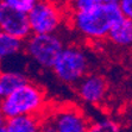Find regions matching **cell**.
Segmentation results:
<instances>
[{
  "mask_svg": "<svg viewBox=\"0 0 132 132\" xmlns=\"http://www.w3.org/2000/svg\"><path fill=\"white\" fill-rule=\"evenodd\" d=\"M70 23L83 37L93 40L107 38L110 30L124 19L118 5L101 4L96 9L83 13L69 14Z\"/></svg>",
  "mask_w": 132,
  "mask_h": 132,
  "instance_id": "6da1fadb",
  "label": "cell"
},
{
  "mask_svg": "<svg viewBox=\"0 0 132 132\" xmlns=\"http://www.w3.org/2000/svg\"><path fill=\"white\" fill-rule=\"evenodd\" d=\"M45 93L34 83L26 82L0 101V112L5 119L20 116H39L45 107Z\"/></svg>",
  "mask_w": 132,
  "mask_h": 132,
  "instance_id": "7a4b0ae2",
  "label": "cell"
},
{
  "mask_svg": "<svg viewBox=\"0 0 132 132\" xmlns=\"http://www.w3.org/2000/svg\"><path fill=\"white\" fill-rule=\"evenodd\" d=\"M88 56L79 46H64L51 69L62 82L75 85L88 73Z\"/></svg>",
  "mask_w": 132,
  "mask_h": 132,
  "instance_id": "3957f363",
  "label": "cell"
},
{
  "mask_svg": "<svg viewBox=\"0 0 132 132\" xmlns=\"http://www.w3.org/2000/svg\"><path fill=\"white\" fill-rule=\"evenodd\" d=\"M26 15L32 35L56 34L63 22V10L54 0H38Z\"/></svg>",
  "mask_w": 132,
  "mask_h": 132,
  "instance_id": "277c9868",
  "label": "cell"
},
{
  "mask_svg": "<svg viewBox=\"0 0 132 132\" xmlns=\"http://www.w3.org/2000/svg\"><path fill=\"white\" fill-rule=\"evenodd\" d=\"M25 51L34 62L43 68H51L60 52L64 48V43L56 34L32 35L26 38Z\"/></svg>",
  "mask_w": 132,
  "mask_h": 132,
  "instance_id": "5b68a950",
  "label": "cell"
},
{
  "mask_svg": "<svg viewBox=\"0 0 132 132\" xmlns=\"http://www.w3.org/2000/svg\"><path fill=\"white\" fill-rule=\"evenodd\" d=\"M49 117L56 132H88V119L75 106L60 107Z\"/></svg>",
  "mask_w": 132,
  "mask_h": 132,
  "instance_id": "8992f818",
  "label": "cell"
},
{
  "mask_svg": "<svg viewBox=\"0 0 132 132\" xmlns=\"http://www.w3.org/2000/svg\"><path fill=\"white\" fill-rule=\"evenodd\" d=\"M0 32L25 40L31 36L28 15L0 1Z\"/></svg>",
  "mask_w": 132,
  "mask_h": 132,
  "instance_id": "52a82bcc",
  "label": "cell"
},
{
  "mask_svg": "<svg viewBox=\"0 0 132 132\" xmlns=\"http://www.w3.org/2000/svg\"><path fill=\"white\" fill-rule=\"evenodd\" d=\"M107 89L106 80L96 74H87L77 82L79 96L90 105H98L104 101L107 95Z\"/></svg>",
  "mask_w": 132,
  "mask_h": 132,
  "instance_id": "ba28073f",
  "label": "cell"
},
{
  "mask_svg": "<svg viewBox=\"0 0 132 132\" xmlns=\"http://www.w3.org/2000/svg\"><path fill=\"white\" fill-rule=\"evenodd\" d=\"M40 116H20L7 119L5 129L7 132H38Z\"/></svg>",
  "mask_w": 132,
  "mask_h": 132,
  "instance_id": "9c48e42d",
  "label": "cell"
},
{
  "mask_svg": "<svg viewBox=\"0 0 132 132\" xmlns=\"http://www.w3.org/2000/svg\"><path fill=\"white\" fill-rule=\"evenodd\" d=\"M107 38L118 46H130L132 43V22L131 19L124 18L121 22L110 30Z\"/></svg>",
  "mask_w": 132,
  "mask_h": 132,
  "instance_id": "30bf717a",
  "label": "cell"
},
{
  "mask_svg": "<svg viewBox=\"0 0 132 132\" xmlns=\"http://www.w3.org/2000/svg\"><path fill=\"white\" fill-rule=\"evenodd\" d=\"M26 82H29L28 79L25 77V75H23L19 71L6 70L0 73V85L3 87L5 96L10 93H12L15 89H18L19 87L24 86Z\"/></svg>",
  "mask_w": 132,
  "mask_h": 132,
  "instance_id": "8fae6325",
  "label": "cell"
},
{
  "mask_svg": "<svg viewBox=\"0 0 132 132\" xmlns=\"http://www.w3.org/2000/svg\"><path fill=\"white\" fill-rule=\"evenodd\" d=\"M23 46H24L23 40L7 34L0 32V62L7 57L17 55Z\"/></svg>",
  "mask_w": 132,
  "mask_h": 132,
  "instance_id": "7c38bea8",
  "label": "cell"
},
{
  "mask_svg": "<svg viewBox=\"0 0 132 132\" xmlns=\"http://www.w3.org/2000/svg\"><path fill=\"white\" fill-rule=\"evenodd\" d=\"M67 10L69 14L88 12L101 5V0H67Z\"/></svg>",
  "mask_w": 132,
  "mask_h": 132,
  "instance_id": "4fadbf2b",
  "label": "cell"
},
{
  "mask_svg": "<svg viewBox=\"0 0 132 132\" xmlns=\"http://www.w3.org/2000/svg\"><path fill=\"white\" fill-rule=\"evenodd\" d=\"M88 132H123L121 126L112 119H102L89 124Z\"/></svg>",
  "mask_w": 132,
  "mask_h": 132,
  "instance_id": "5bb4252c",
  "label": "cell"
},
{
  "mask_svg": "<svg viewBox=\"0 0 132 132\" xmlns=\"http://www.w3.org/2000/svg\"><path fill=\"white\" fill-rule=\"evenodd\" d=\"M0 1H3L7 6L14 9L15 11H19V12L26 14L35 6V4L38 0H0Z\"/></svg>",
  "mask_w": 132,
  "mask_h": 132,
  "instance_id": "9a60e30c",
  "label": "cell"
},
{
  "mask_svg": "<svg viewBox=\"0 0 132 132\" xmlns=\"http://www.w3.org/2000/svg\"><path fill=\"white\" fill-rule=\"evenodd\" d=\"M118 7H119L120 13L123 14L124 18L131 19L132 17V0H119L118 1Z\"/></svg>",
  "mask_w": 132,
  "mask_h": 132,
  "instance_id": "2e32d148",
  "label": "cell"
},
{
  "mask_svg": "<svg viewBox=\"0 0 132 132\" xmlns=\"http://www.w3.org/2000/svg\"><path fill=\"white\" fill-rule=\"evenodd\" d=\"M38 132H56L55 126L52 124L50 117H46L45 119L40 118V124H39V131Z\"/></svg>",
  "mask_w": 132,
  "mask_h": 132,
  "instance_id": "e0dca14e",
  "label": "cell"
},
{
  "mask_svg": "<svg viewBox=\"0 0 132 132\" xmlns=\"http://www.w3.org/2000/svg\"><path fill=\"white\" fill-rule=\"evenodd\" d=\"M119 0H101L102 4H106V5H117Z\"/></svg>",
  "mask_w": 132,
  "mask_h": 132,
  "instance_id": "ac0fdd59",
  "label": "cell"
},
{
  "mask_svg": "<svg viewBox=\"0 0 132 132\" xmlns=\"http://www.w3.org/2000/svg\"><path fill=\"white\" fill-rule=\"evenodd\" d=\"M5 123H6V119H5V117L3 116V113L0 112V127L5 126Z\"/></svg>",
  "mask_w": 132,
  "mask_h": 132,
  "instance_id": "d6986e66",
  "label": "cell"
},
{
  "mask_svg": "<svg viewBox=\"0 0 132 132\" xmlns=\"http://www.w3.org/2000/svg\"><path fill=\"white\" fill-rule=\"evenodd\" d=\"M4 96H5V94H4V90H3V87H1V85H0V99H3Z\"/></svg>",
  "mask_w": 132,
  "mask_h": 132,
  "instance_id": "ffe728a7",
  "label": "cell"
},
{
  "mask_svg": "<svg viewBox=\"0 0 132 132\" xmlns=\"http://www.w3.org/2000/svg\"><path fill=\"white\" fill-rule=\"evenodd\" d=\"M0 132H7V131H6V129H5V126L0 127Z\"/></svg>",
  "mask_w": 132,
  "mask_h": 132,
  "instance_id": "44dd1931",
  "label": "cell"
},
{
  "mask_svg": "<svg viewBox=\"0 0 132 132\" xmlns=\"http://www.w3.org/2000/svg\"><path fill=\"white\" fill-rule=\"evenodd\" d=\"M54 1H56V3H59L60 0H54ZM64 1H67V0H64ZM59 4H60V3H59Z\"/></svg>",
  "mask_w": 132,
  "mask_h": 132,
  "instance_id": "7402d4cb",
  "label": "cell"
}]
</instances>
